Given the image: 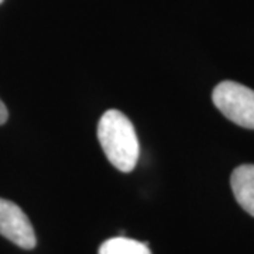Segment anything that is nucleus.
<instances>
[{
  "instance_id": "obj_1",
  "label": "nucleus",
  "mask_w": 254,
  "mask_h": 254,
  "mask_svg": "<svg viewBox=\"0 0 254 254\" xmlns=\"http://www.w3.org/2000/svg\"><path fill=\"white\" fill-rule=\"evenodd\" d=\"M98 140L103 153L113 167L122 173H130L140 157V144L130 119L120 110L103 113L98 125Z\"/></svg>"
},
{
  "instance_id": "obj_2",
  "label": "nucleus",
  "mask_w": 254,
  "mask_h": 254,
  "mask_svg": "<svg viewBox=\"0 0 254 254\" xmlns=\"http://www.w3.org/2000/svg\"><path fill=\"white\" fill-rule=\"evenodd\" d=\"M213 105L237 126L254 130V91L242 83L223 81L212 93Z\"/></svg>"
},
{
  "instance_id": "obj_3",
  "label": "nucleus",
  "mask_w": 254,
  "mask_h": 254,
  "mask_svg": "<svg viewBox=\"0 0 254 254\" xmlns=\"http://www.w3.org/2000/svg\"><path fill=\"white\" fill-rule=\"evenodd\" d=\"M0 235L24 250H31L37 245L27 215L14 202L3 198H0Z\"/></svg>"
},
{
  "instance_id": "obj_4",
  "label": "nucleus",
  "mask_w": 254,
  "mask_h": 254,
  "mask_svg": "<svg viewBox=\"0 0 254 254\" xmlns=\"http://www.w3.org/2000/svg\"><path fill=\"white\" fill-rule=\"evenodd\" d=\"M230 185L237 203L254 218V164H243L235 168Z\"/></svg>"
},
{
  "instance_id": "obj_5",
  "label": "nucleus",
  "mask_w": 254,
  "mask_h": 254,
  "mask_svg": "<svg viewBox=\"0 0 254 254\" xmlns=\"http://www.w3.org/2000/svg\"><path fill=\"white\" fill-rule=\"evenodd\" d=\"M99 254H151V250L145 243L120 236L103 242Z\"/></svg>"
},
{
  "instance_id": "obj_6",
  "label": "nucleus",
  "mask_w": 254,
  "mask_h": 254,
  "mask_svg": "<svg viewBox=\"0 0 254 254\" xmlns=\"http://www.w3.org/2000/svg\"><path fill=\"white\" fill-rule=\"evenodd\" d=\"M7 118H9V112L6 109L4 103L0 100V125H4L7 122Z\"/></svg>"
},
{
  "instance_id": "obj_7",
  "label": "nucleus",
  "mask_w": 254,
  "mask_h": 254,
  "mask_svg": "<svg viewBox=\"0 0 254 254\" xmlns=\"http://www.w3.org/2000/svg\"><path fill=\"white\" fill-rule=\"evenodd\" d=\"M0 3H3V0H0Z\"/></svg>"
}]
</instances>
